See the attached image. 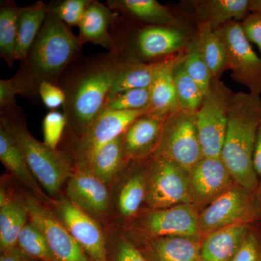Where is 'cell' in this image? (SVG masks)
<instances>
[{
	"label": "cell",
	"instance_id": "6da1fadb",
	"mask_svg": "<svg viewBox=\"0 0 261 261\" xmlns=\"http://www.w3.org/2000/svg\"><path fill=\"white\" fill-rule=\"evenodd\" d=\"M130 59L113 48L92 57L81 56L65 70L58 86L65 96V132L70 141L83 135L102 112L113 86Z\"/></svg>",
	"mask_w": 261,
	"mask_h": 261
},
{
	"label": "cell",
	"instance_id": "7a4b0ae2",
	"mask_svg": "<svg viewBox=\"0 0 261 261\" xmlns=\"http://www.w3.org/2000/svg\"><path fill=\"white\" fill-rule=\"evenodd\" d=\"M82 47L78 37L49 9L28 56L11 78L19 95L39 104L41 84L47 82L58 86L65 70L81 56Z\"/></svg>",
	"mask_w": 261,
	"mask_h": 261
},
{
	"label": "cell",
	"instance_id": "3957f363",
	"mask_svg": "<svg viewBox=\"0 0 261 261\" xmlns=\"http://www.w3.org/2000/svg\"><path fill=\"white\" fill-rule=\"evenodd\" d=\"M260 123V95L233 93L221 158L235 183L255 192L260 181L254 169L253 155Z\"/></svg>",
	"mask_w": 261,
	"mask_h": 261
},
{
	"label": "cell",
	"instance_id": "277c9868",
	"mask_svg": "<svg viewBox=\"0 0 261 261\" xmlns=\"http://www.w3.org/2000/svg\"><path fill=\"white\" fill-rule=\"evenodd\" d=\"M0 125L14 137L33 175L48 195H58L74 171L71 155L65 150L49 148L34 138L18 106L0 111Z\"/></svg>",
	"mask_w": 261,
	"mask_h": 261
},
{
	"label": "cell",
	"instance_id": "5b68a950",
	"mask_svg": "<svg viewBox=\"0 0 261 261\" xmlns=\"http://www.w3.org/2000/svg\"><path fill=\"white\" fill-rule=\"evenodd\" d=\"M113 48L123 56L144 63H156L180 54L187 43L183 29L165 25H147L129 35L113 25Z\"/></svg>",
	"mask_w": 261,
	"mask_h": 261
},
{
	"label": "cell",
	"instance_id": "8992f818",
	"mask_svg": "<svg viewBox=\"0 0 261 261\" xmlns=\"http://www.w3.org/2000/svg\"><path fill=\"white\" fill-rule=\"evenodd\" d=\"M152 158L168 160L190 173L204 158L195 113L178 108L164 120Z\"/></svg>",
	"mask_w": 261,
	"mask_h": 261
},
{
	"label": "cell",
	"instance_id": "52a82bcc",
	"mask_svg": "<svg viewBox=\"0 0 261 261\" xmlns=\"http://www.w3.org/2000/svg\"><path fill=\"white\" fill-rule=\"evenodd\" d=\"M233 94L220 79H215L195 113L199 140L205 158H221Z\"/></svg>",
	"mask_w": 261,
	"mask_h": 261
},
{
	"label": "cell",
	"instance_id": "ba28073f",
	"mask_svg": "<svg viewBox=\"0 0 261 261\" xmlns=\"http://www.w3.org/2000/svg\"><path fill=\"white\" fill-rule=\"evenodd\" d=\"M145 203L149 210L192 204L190 173L168 160L152 158L146 173Z\"/></svg>",
	"mask_w": 261,
	"mask_h": 261
},
{
	"label": "cell",
	"instance_id": "9c48e42d",
	"mask_svg": "<svg viewBox=\"0 0 261 261\" xmlns=\"http://www.w3.org/2000/svg\"><path fill=\"white\" fill-rule=\"evenodd\" d=\"M261 219V209L256 194L240 185H233L215 199L199 214L202 234L220 228L248 224Z\"/></svg>",
	"mask_w": 261,
	"mask_h": 261
},
{
	"label": "cell",
	"instance_id": "30bf717a",
	"mask_svg": "<svg viewBox=\"0 0 261 261\" xmlns=\"http://www.w3.org/2000/svg\"><path fill=\"white\" fill-rule=\"evenodd\" d=\"M215 31L224 44L233 80L250 93L260 95L261 58L252 49L241 23L229 22Z\"/></svg>",
	"mask_w": 261,
	"mask_h": 261
},
{
	"label": "cell",
	"instance_id": "8fae6325",
	"mask_svg": "<svg viewBox=\"0 0 261 261\" xmlns=\"http://www.w3.org/2000/svg\"><path fill=\"white\" fill-rule=\"evenodd\" d=\"M147 112L102 111L83 135L70 142L68 153L73 158L75 169H84L98 149L123 135L136 120Z\"/></svg>",
	"mask_w": 261,
	"mask_h": 261
},
{
	"label": "cell",
	"instance_id": "7c38bea8",
	"mask_svg": "<svg viewBox=\"0 0 261 261\" xmlns=\"http://www.w3.org/2000/svg\"><path fill=\"white\" fill-rule=\"evenodd\" d=\"M57 217L92 261H108L107 239L100 225L66 197L51 198Z\"/></svg>",
	"mask_w": 261,
	"mask_h": 261
},
{
	"label": "cell",
	"instance_id": "4fadbf2b",
	"mask_svg": "<svg viewBox=\"0 0 261 261\" xmlns=\"http://www.w3.org/2000/svg\"><path fill=\"white\" fill-rule=\"evenodd\" d=\"M29 221L39 228L57 261H92L57 217L54 211L37 197H22Z\"/></svg>",
	"mask_w": 261,
	"mask_h": 261
},
{
	"label": "cell",
	"instance_id": "5bb4252c",
	"mask_svg": "<svg viewBox=\"0 0 261 261\" xmlns=\"http://www.w3.org/2000/svg\"><path fill=\"white\" fill-rule=\"evenodd\" d=\"M137 226L151 237L149 239L181 236L200 240L202 234L197 207L191 203L148 210L139 219Z\"/></svg>",
	"mask_w": 261,
	"mask_h": 261
},
{
	"label": "cell",
	"instance_id": "9a60e30c",
	"mask_svg": "<svg viewBox=\"0 0 261 261\" xmlns=\"http://www.w3.org/2000/svg\"><path fill=\"white\" fill-rule=\"evenodd\" d=\"M66 197L98 223L106 221L112 197L108 185L88 171L75 169L65 187Z\"/></svg>",
	"mask_w": 261,
	"mask_h": 261
},
{
	"label": "cell",
	"instance_id": "2e32d148",
	"mask_svg": "<svg viewBox=\"0 0 261 261\" xmlns=\"http://www.w3.org/2000/svg\"><path fill=\"white\" fill-rule=\"evenodd\" d=\"M192 204L207 206L233 186V179L221 158H205L190 173Z\"/></svg>",
	"mask_w": 261,
	"mask_h": 261
},
{
	"label": "cell",
	"instance_id": "e0dca14e",
	"mask_svg": "<svg viewBox=\"0 0 261 261\" xmlns=\"http://www.w3.org/2000/svg\"><path fill=\"white\" fill-rule=\"evenodd\" d=\"M185 54L176 55L161 61L149 87L150 102L147 114L164 121L179 106L174 82V70Z\"/></svg>",
	"mask_w": 261,
	"mask_h": 261
},
{
	"label": "cell",
	"instance_id": "ac0fdd59",
	"mask_svg": "<svg viewBox=\"0 0 261 261\" xmlns=\"http://www.w3.org/2000/svg\"><path fill=\"white\" fill-rule=\"evenodd\" d=\"M119 18L120 15L107 5L92 0L78 25L80 34L77 37L81 45L92 43L111 50L114 44L111 27Z\"/></svg>",
	"mask_w": 261,
	"mask_h": 261
},
{
	"label": "cell",
	"instance_id": "d6986e66",
	"mask_svg": "<svg viewBox=\"0 0 261 261\" xmlns=\"http://www.w3.org/2000/svg\"><path fill=\"white\" fill-rule=\"evenodd\" d=\"M163 121L145 114L127 128L123 134V140L128 162L141 161L153 154L161 137Z\"/></svg>",
	"mask_w": 261,
	"mask_h": 261
},
{
	"label": "cell",
	"instance_id": "ffe728a7",
	"mask_svg": "<svg viewBox=\"0 0 261 261\" xmlns=\"http://www.w3.org/2000/svg\"><path fill=\"white\" fill-rule=\"evenodd\" d=\"M108 7L120 16L147 25H165L182 29L171 10L156 0H108Z\"/></svg>",
	"mask_w": 261,
	"mask_h": 261
},
{
	"label": "cell",
	"instance_id": "44dd1931",
	"mask_svg": "<svg viewBox=\"0 0 261 261\" xmlns=\"http://www.w3.org/2000/svg\"><path fill=\"white\" fill-rule=\"evenodd\" d=\"M250 226L234 225L209 233L202 240L200 261H231L240 250Z\"/></svg>",
	"mask_w": 261,
	"mask_h": 261
},
{
	"label": "cell",
	"instance_id": "7402d4cb",
	"mask_svg": "<svg viewBox=\"0 0 261 261\" xmlns=\"http://www.w3.org/2000/svg\"><path fill=\"white\" fill-rule=\"evenodd\" d=\"M197 23L214 30L231 21L241 23L250 13V0H197L192 2Z\"/></svg>",
	"mask_w": 261,
	"mask_h": 261
},
{
	"label": "cell",
	"instance_id": "603a6c76",
	"mask_svg": "<svg viewBox=\"0 0 261 261\" xmlns=\"http://www.w3.org/2000/svg\"><path fill=\"white\" fill-rule=\"evenodd\" d=\"M202 241L181 236L149 239L144 252L151 261H200Z\"/></svg>",
	"mask_w": 261,
	"mask_h": 261
},
{
	"label": "cell",
	"instance_id": "cb8c5ba5",
	"mask_svg": "<svg viewBox=\"0 0 261 261\" xmlns=\"http://www.w3.org/2000/svg\"><path fill=\"white\" fill-rule=\"evenodd\" d=\"M128 163L121 135L98 149L82 171H88L109 186Z\"/></svg>",
	"mask_w": 261,
	"mask_h": 261
},
{
	"label": "cell",
	"instance_id": "d4e9b609",
	"mask_svg": "<svg viewBox=\"0 0 261 261\" xmlns=\"http://www.w3.org/2000/svg\"><path fill=\"white\" fill-rule=\"evenodd\" d=\"M49 11V5L42 1L36 2L21 8L18 20L17 37V61L22 62L27 58L33 44L42 30Z\"/></svg>",
	"mask_w": 261,
	"mask_h": 261
},
{
	"label": "cell",
	"instance_id": "484cf974",
	"mask_svg": "<svg viewBox=\"0 0 261 261\" xmlns=\"http://www.w3.org/2000/svg\"><path fill=\"white\" fill-rule=\"evenodd\" d=\"M0 160L3 165L41 198L50 200L44 195L31 171L20 147L13 135L0 125Z\"/></svg>",
	"mask_w": 261,
	"mask_h": 261
},
{
	"label": "cell",
	"instance_id": "4316f807",
	"mask_svg": "<svg viewBox=\"0 0 261 261\" xmlns=\"http://www.w3.org/2000/svg\"><path fill=\"white\" fill-rule=\"evenodd\" d=\"M195 44L210 70L213 80L228 69L226 50L216 31L207 24H197Z\"/></svg>",
	"mask_w": 261,
	"mask_h": 261
},
{
	"label": "cell",
	"instance_id": "83f0119b",
	"mask_svg": "<svg viewBox=\"0 0 261 261\" xmlns=\"http://www.w3.org/2000/svg\"><path fill=\"white\" fill-rule=\"evenodd\" d=\"M21 8L13 0H2L0 3V56L10 68L17 61V37L18 20Z\"/></svg>",
	"mask_w": 261,
	"mask_h": 261
},
{
	"label": "cell",
	"instance_id": "f1b7e54d",
	"mask_svg": "<svg viewBox=\"0 0 261 261\" xmlns=\"http://www.w3.org/2000/svg\"><path fill=\"white\" fill-rule=\"evenodd\" d=\"M147 168L128 176L120 187L116 196L118 214L124 219L134 217L145 202Z\"/></svg>",
	"mask_w": 261,
	"mask_h": 261
},
{
	"label": "cell",
	"instance_id": "f546056e",
	"mask_svg": "<svg viewBox=\"0 0 261 261\" xmlns=\"http://www.w3.org/2000/svg\"><path fill=\"white\" fill-rule=\"evenodd\" d=\"M161 61L147 63L132 58L123 73L117 79L108 99L125 91L148 88Z\"/></svg>",
	"mask_w": 261,
	"mask_h": 261
},
{
	"label": "cell",
	"instance_id": "4dcf8cb0",
	"mask_svg": "<svg viewBox=\"0 0 261 261\" xmlns=\"http://www.w3.org/2000/svg\"><path fill=\"white\" fill-rule=\"evenodd\" d=\"M182 60L174 70L175 87L178 106L181 109L196 113L200 108L205 94L199 86L187 74L182 66Z\"/></svg>",
	"mask_w": 261,
	"mask_h": 261
},
{
	"label": "cell",
	"instance_id": "1f68e13d",
	"mask_svg": "<svg viewBox=\"0 0 261 261\" xmlns=\"http://www.w3.org/2000/svg\"><path fill=\"white\" fill-rule=\"evenodd\" d=\"M17 245L37 261H57L45 237L31 221H28L22 229Z\"/></svg>",
	"mask_w": 261,
	"mask_h": 261
},
{
	"label": "cell",
	"instance_id": "d6a6232c",
	"mask_svg": "<svg viewBox=\"0 0 261 261\" xmlns=\"http://www.w3.org/2000/svg\"><path fill=\"white\" fill-rule=\"evenodd\" d=\"M149 102V87L130 89L108 99L102 111H148Z\"/></svg>",
	"mask_w": 261,
	"mask_h": 261
},
{
	"label": "cell",
	"instance_id": "836d02e7",
	"mask_svg": "<svg viewBox=\"0 0 261 261\" xmlns=\"http://www.w3.org/2000/svg\"><path fill=\"white\" fill-rule=\"evenodd\" d=\"M181 63L187 74L199 86L204 94L207 93L213 80L212 75L195 43H192L184 56Z\"/></svg>",
	"mask_w": 261,
	"mask_h": 261
},
{
	"label": "cell",
	"instance_id": "e575fe53",
	"mask_svg": "<svg viewBox=\"0 0 261 261\" xmlns=\"http://www.w3.org/2000/svg\"><path fill=\"white\" fill-rule=\"evenodd\" d=\"M92 0H62L48 4L49 9L57 18L68 27H78L86 10Z\"/></svg>",
	"mask_w": 261,
	"mask_h": 261
},
{
	"label": "cell",
	"instance_id": "d590c367",
	"mask_svg": "<svg viewBox=\"0 0 261 261\" xmlns=\"http://www.w3.org/2000/svg\"><path fill=\"white\" fill-rule=\"evenodd\" d=\"M108 261H151L145 252L123 237L107 242Z\"/></svg>",
	"mask_w": 261,
	"mask_h": 261
},
{
	"label": "cell",
	"instance_id": "8d00e7d4",
	"mask_svg": "<svg viewBox=\"0 0 261 261\" xmlns=\"http://www.w3.org/2000/svg\"><path fill=\"white\" fill-rule=\"evenodd\" d=\"M66 126V118L63 113L49 111L43 120L44 143L49 148L58 149Z\"/></svg>",
	"mask_w": 261,
	"mask_h": 261
},
{
	"label": "cell",
	"instance_id": "74e56055",
	"mask_svg": "<svg viewBox=\"0 0 261 261\" xmlns=\"http://www.w3.org/2000/svg\"><path fill=\"white\" fill-rule=\"evenodd\" d=\"M28 221V213L21 199V203L19 206L16 214L8 226V229L3 234L0 235L1 252L9 250L18 245L19 235Z\"/></svg>",
	"mask_w": 261,
	"mask_h": 261
},
{
	"label": "cell",
	"instance_id": "f35d334b",
	"mask_svg": "<svg viewBox=\"0 0 261 261\" xmlns=\"http://www.w3.org/2000/svg\"><path fill=\"white\" fill-rule=\"evenodd\" d=\"M231 261H261V233L250 227L240 250Z\"/></svg>",
	"mask_w": 261,
	"mask_h": 261
},
{
	"label": "cell",
	"instance_id": "ab89813d",
	"mask_svg": "<svg viewBox=\"0 0 261 261\" xmlns=\"http://www.w3.org/2000/svg\"><path fill=\"white\" fill-rule=\"evenodd\" d=\"M39 97L46 108L50 111H56L63 108L65 100L64 92L59 86L44 82L39 87Z\"/></svg>",
	"mask_w": 261,
	"mask_h": 261
},
{
	"label": "cell",
	"instance_id": "60d3db41",
	"mask_svg": "<svg viewBox=\"0 0 261 261\" xmlns=\"http://www.w3.org/2000/svg\"><path fill=\"white\" fill-rule=\"evenodd\" d=\"M241 25L250 42L258 47L261 58V14L249 13L241 22Z\"/></svg>",
	"mask_w": 261,
	"mask_h": 261
},
{
	"label": "cell",
	"instance_id": "b9f144b4",
	"mask_svg": "<svg viewBox=\"0 0 261 261\" xmlns=\"http://www.w3.org/2000/svg\"><path fill=\"white\" fill-rule=\"evenodd\" d=\"M18 91L12 79L0 80V111H6L17 106Z\"/></svg>",
	"mask_w": 261,
	"mask_h": 261
},
{
	"label": "cell",
	"instance_id": "7bdbcfd3",
	"mask_svg": "<svg viewBox=\"0 0 261 261\" xmlns=\"http://www.w3.org/2000/svg\"><path fill=\"white\" fill-rule=\"evenodd\" d=\"M0 261H37L27 255L16 245L9 250L1 252Z\"/></svg>",
	"mask_w": 261,
	"mask_h": 261
},
{
	"label": "cell",
	"instance_id": "ee69618b",
	"mask_svg": "<svg viewBox=\"0 0 261 261\" xmlns=\"http://www.w3.org/2000/svg\"><path fill=\"white\" fill-rule=\"evenodd\" d=\"M254 169L257 177L261 176V123L257 129L253 155Z\"/></svg>",
	"mask_w": 261,
	"mask_h": 261
},
{
	"label": "cell",
	"instance_id": "f6af8a7d",
	"mask_svg": "<svg viewBox=\"0 0 261 261\" xmlns=\"http://www.w3.org/2000/svg\"><path fill=\"white\" fill-rule=\"evenodd\" d=\"M250 13L261 14V0H250Z\"/></svg>",
	"mask_w": 261,
	"mask_h": 261
},
{
	"label": "cell",
	"instance_id": "bcb514c9",
	"mask_svg": "<svg viewBox=\"0 0 261 261\" xmlns=\"http://www.w3.org/2000/svg\"><path fill=\"white\" fill-rule=\"evenodd\" d=\"M255 194H256V196L257 197V200H258L259 204H260V207L261 209V183H259V186L257 187L256 191H255Z\"/></svg>",
	"mask_w": 261,
	"mask_h": 261
}]
</instances>
